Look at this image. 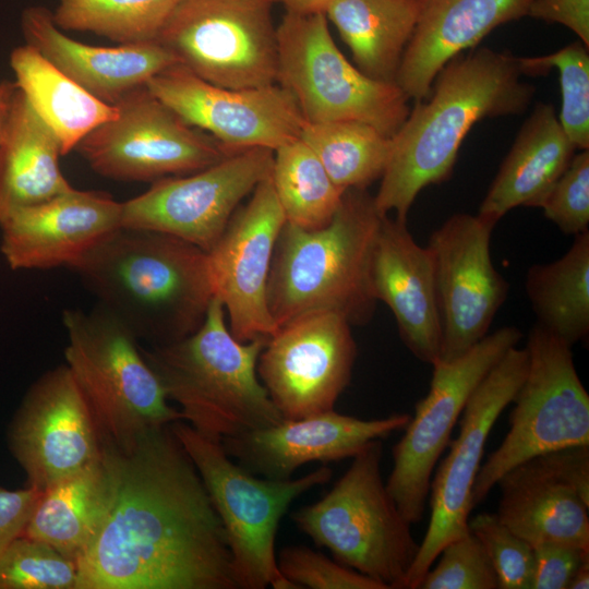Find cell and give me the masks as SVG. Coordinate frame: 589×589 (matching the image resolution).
I'll use <instances>...</instances> for the list:
<instances>
[{"label": "cell", "instance_id": "8d00e7d4", "mask_svg": "<svg viewBox=\"0 0 589 589\" xmlns=\"http://www.w3.org/2000/svg\"><path fill=\"white\" fill-rule=\"evenodd\" d=\"M77 564L49 544L20 536L0 558V589H76Z\"/></svg>", "mask_w": 589, "mask_h": 589}, {"label": "cell", "instance_id": "7c38bea8", "mask_svg": "<svg viewBox=\"0 0 589 589\" xmlns=\"http://www.w3.org/2000/svg\"><path fill=\"white\" fill-rule=\"evenodd\" d=\"M117 116L75 147L98 175L120 181H151L202 170L233 153L187 123L146 85L123 96Z\"/></svg>", "mask_w": 589, "mask_h": 589}, {"label": "cell", "instance_id": "8fae6325", "mask_svg": "<svg viewBox=\"0 0 589 589\" xmlns=\"http://www.w3.org/2000/svg\"><path fill=\"white\" fill-rule=\"evenodd\" d=\"M272 5L267 0H181L157 43L212 84H275L278 55Z\"/></svg>", "mask_w": 589, "mask_h": 589}, {"label": "cell", "instance_id": "e0dca14e", "mask_svg": "<svg viewBox=\"0 0 589 589\" xmlns=\"http://www.w3.org/2000/svg\"><path fill=\"white\" fill-rule=\"evenodd\" d=\"M146 86L187 123L230 152L253 147L276 151L298 140L305 123L292 94L278 83L228 88L177 63L155 74Z\"/></svg>", "mask_w": 589, "mask_h": 589}, {"label": "cell", "instance_id": "ee69618b", "mask_svg": "<svg viewBox=\"0 0 589 589\" xmlns=\"http://www.w3.org/2000/svg\"><path fill=\"white\" fill-rule=\"evenodd\" d=\"M527 15L568 27L589 47V0H531Z\"/></svg>", "mask_w": 589, "mask_h": 589}, {"label": "cell", "instance_id": "3957f363", "mask_svg": "<svg viewBox=\"0 0 589 589\" xmlns=\"http://www.w3.org/2000/svg\"><path fill=\"white\" fill-rule=\"evenodd\" d=\"M70 268L148 346L194 333L214 297L207 252L155 230L119 227Z\"/></svg>", "mask_w": 589, "mask_h": 589}, {"label": "cell", "instance_id": "277c9868", "mask_svg": "<svg viewBox=\"0 0 589 589\" xmlns=\"http://www.w3.org/2000/svg\"><path fill=\"white\" fill-rule=\"evenodd\" d=\"M383 215L366 189H348L332 220L306 230L285 223L272 259L266 302L276 329L330 312L350 325L373 317L371 255Z\"/></svg>", "mask_w": 589, "mask_h": 589}, {"label": "cell", "instance_id": "52a82bcc", "mask_svg": "<svg viewBox=\"0 0 589 589\" xmlns=\"http://www.w3.org/2000/svg\"><path fill=\"white\" fill-rule=\"evenodd\" d=\"M382 440L371 442L326 495L299 508L291 519L340 564L385 589H406L420 543L382 480Z\"/></svg>", "mask_w": 589, "mask_h": 589}, {"label": "cell", "instance_id": "5b68a950", "mask_svg": "<svg viewBox=\"0 0 589 589\" xmlns=\"http://www.w3.org/2000/svg\"><path fill=\"white\" fill-rule=\"evenodd\" d=\"M225 316L223 302L214 296L194 333L166 345L141 346L182 420L217 442L284 420L257 375L267 339L238 340Z\"/></svg>", "mask_w": 589, "mask_h": 589}, {"label": "cell", "instance_id": "9c48e42d", "mask_svg": "<svg viewBox=\"0 0 589 589\" xmlns=\"http://www.w3.org/2000/svg\"><path fill=\"white\" fill-rule=\"evenodd\" d=\"M277 83L294 97L305 122L360 121L393 136L409 98L393 82L374 80L336 46L325 14L285 13L276 27Z\"/></svg>", "mask_w": 589, "mask_h": 589}, {"label": "cell", "instance_id": "7bdbcfd3", "mask_svg": "<svg viewBox=\"0 0 589 589\" xmlns=\"http://www.w3.org/2000/svg\"><path fill=\"white\" fill-rule=\"evenodd\" d=\"M41 491L0 489V558L14 539L20 537L33 514Z\"/></svg>", "mask_w": 589, "mask_h": 589}, {"label": "cell", "instance_id": "ac0fdd59", "mask_svg": "<svg viewBox=\"0 0 589 589\" xmlns=\"http://www.w3.org/2000/svg\"><path fill=\"white\" fill-rule=\"evenodd\" d=\"M496 223L479 214L448 217L429 239L442 321L441 361H450L481 340L508 294L495 269L491 236Z\"/></svg>", "mask_w": 589, "mask_h": 589}, {"label": "cell", "instance_id": "83f0119b", "mask_svg": "<svg viewBox=\"0 0 589 589\" xmlns=\"http://www.w3.org/2000/svg\"><path fill=\"white\" fill-rule=\"evenodd\" d=\"M60 156L58 139L16 86L0 134V221L73 189Z\"/></svg>", "mask_w": 589, "mask_h": 589}, {"label": "cell", "instance_id": "1f68e13d", "mask_svg": "<svg viewBox=\"0 0 589 589\" xmlns=\"http://www.w3.org/2000/svg\"><path fill=\"white\" fill-rule=\"evenodd\" d=\"M560 259L532 265L525 290L537 324L573 347L589 334V230Z\"/></svg>", "mask_w": 589, "mask_h": 589}, {"label": "cell", "instance_id": "f546056e", "mask_svg": "<svg viewBox=\"0 0 589 589\" xmlns=\"http://www.w3.org/2000/svg\"><path fill=\"white\" fill-rule=\"evenodd\" d=\"M10 65L16 86L58 139L62 155L117 116L116 106L91 95L28 45L12 50Z\"/></svg>", "mask_w": 589, "mask_h": 589}, {"label": "cell", "instance_id": "4316f807", "mask_svg": "<svg viewBox=\"0 0 589 589\" xmlns=\"http://www.w3.org/2000/svg\"><path fill=\"white\" fill-rule=\"evenodd\" d=\"M575 149L554 107L537 104L503 160L478 214L497 224L518 206L539 207L567 168Z\"/></svg>", "mask_w": 589, "mask_h": 589}, {"label": "cell", "instance_id": "7a4b0ae2", "mask_svg": "<svg viewBox=\"0 0 589 589\" xmlns=\"http://www.w3.org/2000/svg\"><path fill=\"white\" fill-rule=\"evenodd\" d=\"M519 57L479 48L446 63L428 100H418L390 137L389 159L374 204L381 215L407 220L417 195L447 180L474 123L524 112L534 87L522 81Z\"/></svg>", "mask_w": 589, "mask_h": 589}, {"label": "cell", "instance_id": "d590c367", "mask_svg": "<svg viewBox=\"0 0 589 589\" xmlns=\"http://www.w3.org/2000/svg\"><path fill=\"white\" fill-rule=\"evenodd\" d=\"M524 74L556 68L560 73L562 109L560 123L577 149L589 147V55L582 41H574L548 56L519 57Z\"/></svg>", "mask_w": 589, "mask_h": 589}, {"label": "cell", "instance_id": "4dcf8cb0", "mask_svg": "<svg viewBox=\"0 0 589 589\" xmlns=\"http://www.w3.org/2000/svg\"><path fill=\"white\" fill-rule=\"evenodd\" d=\"M420 0H334L325 15L365 75L395 83Z\"/></svg>", "mask_w": 589, "mask_h": 589}, {"label": "cell", "instance_id": "e575fe53", "mask_svg": "<svg viewBox=\"0 0 589 589\" xmlns=\"http://www.w3.org/2000/svg\"><path fill=\"white\" fill-rule=\"evenodd\" d=\"M181 0H58L55 24L64 31L93 33L120 45L157 43Z\"/></svg>", "mask_w": 589, "mask_h": 589}, {"label": "cell", "instance_id": "d6a6232c", "mask_svg": "<svg viewBox=\"0 0 589 589\" xmlns=\"http://www.w3.org/2000/svg\"><path fill=\"white\" fill-rule=\"evenodd\" d=\"M300 139L344 191L366 189L381 179L392 147L390 136L371 124L352 120L305 122Z\"/></svg>", "mask_w": 589, "mask_h": 589}, {"label": "cell", "instance_id": "6da1fadb", "mask_svg": "<svg viewBox=\"0 0 589 589\" xmlns=\"http://www.w3.org/2000/svg\"><path fill=\"white\" fill-rule=\"evenodd\" d=\"M101 450L110 502L76 589H238L221 520L170 424Z\"/></svg>", "mask_w": 589, "mask_h": 589}, {"label": "cell", "instance_id": "f6af8a7d", "mask_svg": "<svg viewBox=\"0 0 589 589\" xmlns=\"http://www.w3.org/2000/svg\"><path fill=\"white\" fill-rule=\"evenodd\" d=\"M272 4H281L286 13L297 15L325 14L334 0H267Z\"/></svg>", "mask_w": 589, "mask_h": 589}, {"label": "cell", "instance_id": "d4e9b609", "mask_svg": "<svg viewBox=\"0 0 589 589\" xmlns=\"http://www.w3.org/2000/svg\"><path fill=\"white\" fill-rule=\"evenodd\" d=\"M25 45L33 47L63 74L100 101L115 106L163 70L179 63L158 43L101 47L67 36L41 5L21 14Z\"/></svg>", "mask_w": 589, "mask_h": 589}, {"label": "cell", "instance_id": "b9f144b4", "mask_svg": "<svg viewBox=\"0 0 589 589\" xmlns=\"http://www.w3.org/2000/svg\"><path fill=\"white\" fill-rule=\"evenodd\" d=\"M588 560V550L572 544L543 542L534 545L531 589H568L574 575Z\"/></svg>", "mask_w": 589, "mask_h": 589}, {"label": "cell", "instance_id": "cb8c5ba5", "mask_svg": "<svg viewBox=\"0 0 589 589\" xmlns=\"http://www.w3.org/2000/svg\"><path fill=\"white\" fill-rule=\"evenodd\" d=\"M370 283L376 301L395 316L400 338L420 361L440 360L442 321L434 265L428 247L419 245L407 220L383 215L374 241Z\"/></svg>", "mask_w": 589, "mask_h": 589}, {"label": "cell", "instance_id": "d6986e66", "mask_svg": "<svg viewBox=\"0 0 589 589\" xmlns=\"http://www.w3.org/2000/svg\"><path fill=\"white\" fill-rule=\"evenodd\" d=\"M9 447L27 486L41 492L100 457L95 421L65 364L32 384L10 424Z\"/></svg>", "mask_w": 589, "mask_h": 589}, {"label": "cell", "instance_id": "484cf974", "mask_svg": "<svg viewBox=\"0 0 589 589\" xmlns=\"http://www.w3.org/2000/svg\"><path fill=\"white\" fill-rule=\"evenodd\" d=\"M531 0H420L395 83L410 99L428 97L443 67L495 27L527 15Z\"/></svg>", "mask_w": 589, "mask_h": 589}, {"label": "cell", "instance_id": "30bf717a", "mask_svg": "<svg viewBox=\"0 0 589 589\" xmlns=\"http://www.w3.org/2000/svg\"><path fill=\"white\" fill-rule=\"evenodd\" d=\"M526 349L528 369L512 401L509 430L481 464L471 493L473 507L515 466L552 450L589 445V395L572 346L534 323Z\"/></svg>", "mask_w": 589, "mask_h": 589}, {"label": "cell", "instance_id": "ba28073f", "mask_svg": "<svg viewBox=\"0 0 589 589\" xmlns=\"http://www.w3.org/2000/svg\"><path fill=\"white\" fill-rule=\"evenodd\" d=\"M170 429L196 467L221 520L238 589H300L277 566L278 526L298 496L330 480L332 469L322 466L294 480L260 478L233 462L221 442L185 421H173Z\"/></svg>", "mask_w": 589, "mask_h": 589}, {"label": "cell", "instance_id": "5bb4252c", "mask_svg": "<svg viewBox=\"0 0 589 589\" xmlns=\"http://www.w3.org/2000/svg\"><path fill=\"white\" fill-rule=\"evenodd\" d=\"M528 369L525 348H510L468 399L459 433L430 483V521L408 572L406 589H418L443 548L469 531L472 488L490 432L513 401Z\"/></svg>", "mask_w": 589, "mask_h": 589}, {"label": "cell", "instance_id": "603a6c76", "mask_svg": "<svg viewBox=\"0 0 589 589\" xmlns=\"http://www.w3.org/2000/svg\"><path fill=\"white\" fill-rule=\"evenodd\" d=\"M122 203L72 189L0 221V251L11 269L70 268L121 227Z\"/></svg>", "mask_w": 589, "mask_h": 589}, {"label": "cell", "instance_id": "9a60e30c", "mask_svg": "<svg viewBox=\"0 0 589 589\" xmlns=\"http://www.w3.org/2000/svg\"><path fill=\"white\" fill-rule=\"evenodd\" d=\"M274 151L233 152L202 170L152 182L122 203L121 227L165 232L208 252L241 201L272 173Z\"/></svg>", "mask_w": 589, "mask_h": 589}, {"label": "cell", "instance_id": "74e56055", "mask_svg": "<svg viewBox=\"0 0 589 589\" xmlns=\"http://www.w3.org/2000/svg\"><path fill=\"white\" fill-rule=\"evenodd\" d=\"M418 589H498V579L482 542L469 530L447 543Z\"/></svg>", "mask_w": 589, "mask_h": 589}, {"label": "cell", "instance_id": "836d02e7", "mask_svg": "<svg viewBox=\"0 0 589 589\" xmlns=\"http://www.w3.org/2000/svg\"><path fill=\"white\" fill-rule=\"evenodd\" d=\"M271 179L286 223L306 230L326 226L345 193L300 137L274 151Z\"/></svg>", "mask_w": 589, "mask_h": 589}, {"label": "cell", "instance_id": "f35d334b", "mask_svg": "<svg viewBox=\"0 0 589 589\" xmlns=\"http://www.w3.org/2000/svg\"><path fill=\"white\" fill-rule=\"evenodd\" d=\"M469 530L482 542L498 579V589H531L533 548L503 524L496 514L469 518Z\"/></svg>", "mask_w": 589, "mask_h": 589}, {"label": "cell", "instance_id": "bcb514c9", "mask_svg": "<svg viewBox=\"0 0 589 589\" xmlns=\"http://www.w3.org/2000/svg\"><path fill=\"white\" fill-rule=\"evenodd\" d=\"M15 89V82L8 80L0 82V134Z\"/></svg>", "mask_w": 589, "mask_h": 589}, {"label": "cell", "instance_id": "60d3db41", "mask_svg": "<svg viewBox=\"0 0 589 589\" xmlns=\"http://www.w3.org/2000/svg\"><path fill=\"white\" fill-rule=\"evenodd\" d=\"M544 216L568 236L588 230L589 225V152L582 149L542 199Z\"/></svg>", "mask_w": 589, "mask_h": 589}, {"label": "cell", "instance_id": "7dc6e473", "mask_svg": "<svg viewBox=\"0 0 589 589\" xmlns=\"http://www.w3.org/2000/svg\"><path fill=\"white\" fill-rule=\"evenodd\" d=\"M589 588V560L586 561L574 575L568 589H588Z\"/></svg>", "mask_w": 589, "mask_h": 589}, {"label": "cell", "instance_id": "2e32d148", "mask_svg": "<svg viewBox=\"0 0 589 589\" xmlns=\"http://www.w3.org/2000/svg\"><path fill=\"white\" fill-rule=\"evenodd\" d=\"M357 358L351 325L318 312L298 317L268 337L257 375L284 419L333 410L349 385Z\"/></svg>", "mask_w": 589, "mask_h": 589}, {"label": "cell", "instance_id": "ffe728a7", "mask_svg": "<svg viewBox=\"0 0 589 589\" xmlns=\"http://www.w3.org/2000/svg\"><path fill=\"white\" fill-rule=\"evenodd\" d=\"M286 223L271 176L238 207L207 252L214 296L224 304L229 329L242 342L268 339L275 324L266 302L275 244Z\"/></svg>", "mask_w": 589, "mask_h": 589}, {"label": "cell", "instance_id": "7402d4cb", "mask_svg": "<svg viewBox=\"0 0 589 589\" xmlns=\"http://www.w3.org/2000/svg\"><path fill=\"white\" fill-rule=\"evenodd\" d=\"M408 413L360 419L328 410L221 440L227 455L253 474L286 480L308 462L353 457L371 442L406 428Z\"/></svg>", "mask_w": 589, "mask_h": 589}, {"label": "cell", "instance_id": "f1b7e54d", "mask_svg": "<svg viewBox=\"0 0 589 589\" xmlns=\"http://www.w3.org/2000/svg\"><path fill=\"white\" fill-rule=\"evenodd\" d=\"M110 495L101 450L98 459L41 492L21 536L43 541L77 562L106 517Z\"/></svg>", "mask_w": 589, "mask_h": 589}, {"label": "cell", "instance_id": "44dd1931", "mask_svg": "<svg viewBox=\"0 0 589 589\" xmlns=\"http://www.w3.org/2000/svg\"><path fill=\"white\" fill-rule=\"evenodd\" d=\"M496 485L498 519L532 548L560 542L589 551V445L530 458Z\"/></svg>", "mask_w": 589, "mask_h": 589}, {"label": "cell", "instance_id": "ab89813d", "mask_svg": "<svg viewBox=\"0 0 589 589\" xmlns=\"http://www.w3.org/2000/svg\"><path fill=\"white\" fill-rule=\"evenodd\" d=\"M277 566L284 577L300 588L385 589L380 582L305 545L283 548Z\"/></svg>", "mask_w": 589, "mask_h": 589}, {"label": "cell", "instance_id": "8992f818", "mask_svg": "<svg viewBox=\"0 0 589 589\" xmlns=\"http://www.w3.org/2000/svg\"><path fill=\"white\" fill-rule=\"evenodd\" d=\"M65 365L82 392L101 445L123 447L148 429L182 420L144 359L139 339L100 305L67 309Z\"/></svg>", "mask_w": 589, "mask_h": 589}, {"label": "cell", "instance_id": "4fadbf2b", "mask_svg": "<svg viewBox=\"0 0 589 589\" xmlns=\"http://www.w3.org/2000/svg\"><path fill=\"white\" fill-rule=\"evenodd\" d=\"M521 332L504 326L486 334L461 356L435 362L428 395L414 407L404 436L392 449L393 468L385 483L401 515L412 525L422 520L436 462L453 429L482 380L517 346Z\"/></svg>", "mask_w": 589, "mask_h": 589}]
</instances>
